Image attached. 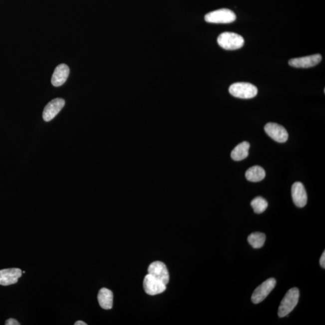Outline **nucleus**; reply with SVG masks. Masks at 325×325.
I'll return each mask as SVG.
<instances>
[{
  "label": "nucleus",
  "instance_id": "nucleus-13",
  "mask_svg": "<svg viewBox=\"0 0 325 325\" xmlns=\"http://www.w3.org/2000/svg\"><path fill=\"white\" fill-rule=\"evenodd\" d=\"M69 74V68L65 64H60L54 70L51 78L54 86L58 87L65 83Z\"/></svg>",
  "mask_w": 325,
  "mask_h": 325
},
{
  "label": "nucleus",
  "instance_id": "nucleus-2",
  "mask_svg": "<svg viewBox=\"0 0 325 325\" xmlns=\"http://www.w3.org/2000/svg\"><path fill=\"white\" fill-rule=\"evenodd\" d=\"M218 43L221 47L226 50H236L244 46L245 40L241 35L226 31L219 35Z\"/></svg>",
  "mask_w": 325,
  "mask_h": 325
},
{
  "label": "nucleus",
  "instance_id": "nucleus-5",
  "mask_svg": "<svg viewBox=\"0 0 325 325\" xmlns=\"http://www.w3.org/2000/svg\"><path fill=\"white\" fill-rule=\"evenodd\" d=\"M277 281L271 278L265 281L255 290L251 300L254 304H258L264 301L276 286Z\"/></svg>",
  "mask_w": 325,
  "mask_h": 325
},
{
  "label": "nucleus",
  "instance_id": "nucleus-18",
  "mask_svg": "<svg viewBox=\"0 0 325 325\" xmlns=\"http://www.w3.org/2000/svg\"><path fill=\"white\" fill-rule=\"evenodd\" d=\"M251 205L254 209V212L257 214H261L264 212L268 207L267 201L261 197L254 198L252 201Z\"/></svg>",
  "mask_w": 325,
  "mask_h": 325
},
{
  "label": "nucleus",
  "instance_id": "nucleus-14",
  "mask_svg": "<svg viewBox=\"0 0 325 325\" xmlns=\"http://www.w3.org/2000/svg\"><path fill=\"white\" fill-rule=\"evenodd\" d=\"M98 301L99 306L104 310H110L113 307V294L106 288H102L98 292Z\"/></svg>",
  "mask_w": 325,
  "mask_h": 325
},
{
  "label": "nucleus",
  "instance_id": "nucleus-6",
  "mask_svg": "<svg viewBox=\"0 0 325 325\" xmlns=\"http://www.w3.org/2000/svg\"><path fill=\"white\" fill-rule=\"evenodd\" d=\"M143 289L149 295L154 296L162 294L166 289V285L150 274L146 275L143 280Z\"/></svg>",
  "mask_w": 325,
  "mask_h": 325
},
{
  "label": "nucleus",
  "instance_id": "nucleus-11",
  "mask_svg": "<svg viewBox=\"0 0 325 325\" xmlns=\"http://www.w3.org/2000/svg\"><path fill=\"white\" fill-rule=\"evenodd\" d=\"M292 196L294 203L298 207L303 208L306 206L308 197L303 183L296 182L293 184Z\"/></svg>",
  "mask_w": 325,
  "mask_h": 325
},
{
  "label": "nucleus",
  "instance_id": "nucleus-3",
  "mask_svg": "<svg viewBox=\"0 0 325 325\" xmlns=\"http://www.w3.org/2000/svg\"><path fill=\"white\" fill-rule=\"evenodd\" d=\"M229 92L231 95L236 98L242 99H250L257 95L258 89L254 84L240 82L231 84Z\"/></svg>",
  "mask_w": 325,
  "mask_h": 325
},
{
  "label": "nucleus",
  "instance_id": "nucleus-7",
  "mask_svg": "<svg viewBox=\"0 0 325 325\" xmlns=\"http://www.w3.org/2000/svg\"><path fill=\"white\" fill-rule=\"evenodd\" d=\"M265 131L269 136L278 143H285L288 140L289 134L285 128L276 123H268Z\"/></svg>",
  "mask_w": 325,
  "mask_h": 325
},
{
  "label": "nucleus",
  "instance_id": "nucleus-21",
  "mask_svg": "<svg viewBox=\"0 0 325 325\" xmlns=\"http://www.w3.org/2000/svg\"><path fill=\"white\" fill-rule=\"evenodd\" d=\"M74 325H87V324L85 323V322L81 321L76 322Z\"/></svg>",
  "mask_w": 325,
  "mask_h": 325
},
{
  "label": "nucleus",
  "instance_id": "nucleus-1",
  "mask_svg": "<svg viewBox=\"0 0 325 325\" xmlns=\"http://www.w3.org/2000/svg\"><path fill=\"white\" fill-rule=\"evenodd\" d=\"M299 298H300L299 289L298 288L290 289L281 301L278 309L279 317L284 318L289 315V313H291L297 306Z\"/></svg>",
  "mask_w": 325,
  "mask_h": 325
},
{
  "label": "nucleus",
  "instance_id": "nucleus-12",
  "mask_svg": "<svg viewBox=\"0 0 325 325\" xmlns=\"http://www.w3.org/2000/svg\"><path fill=\"white\" fill-rule=\"evenodd\" d=\"M22 276V271L19 269L11 268L0 270V285L6 286L16 284Z\"/></svg>",
  "mask_w": 325,
  "mask_h": 325
},
{
  "label": "nucleus",
  "instance_id": "nucleus-10",
  "mask_svg": "<svg viewBox=\"0 0 325 325\" xmlns=\"http://www.w3.org/2000/svg\"><path fill=\"white\" fill-rule=\"evenodd\" d=\"M148 274L152 275L158 280L162 281L166 285L169 281V274L168 269L163 263L155 262L149 265L148 269Z\"/></svg>",
  "mask_w": 325,
  "mask_h": 325
},
{
  "label": "nucleus",
  "instance_id": "nucleus-15",
  "mask_svg": "<svg viewBox=\"0 0 325 325\" xmlns=\"http://www.w3.org/2000/svg\"><path fill=\"white\" fill-rule=\"evenodd\" d=\"M250 144L248 142H243L236 146L231 153V157L234 160L241 161L247 158Z\"/></svg>",
  "mask_w": 325,
  "mask_h": 325
},
{
  "label": "nucleus",
  "instance_id": "nucleus-4",
  "mask_svg": "<svg viewBox=\"0 0 325 325\" xmlns=\"http://www.w3.org/2000/svg\"><path fill=\"white\" fill-rule=\"evenodd\" d=\"M236 19V14L228 8L211 11L205 16V20L214 24H229Z\"/></svg>",
  "mask_w": 325,
  "mask_h": 325
},
{
  "label": "nucleus",
  "instance_id": "nucleus-17",
  "mask_svg": "<svg viewBox=\"0 0 325 325\" xmlns=\"http://www.w3.org/2000/svg\"><path fill=\"white\" fill-rule=\"evenodd\" d=\"M248 241L253 248L259 249L265 244L266 235L262 233H253L248 236Z\"/></svg>",
  "mask_w": 325,
  "mask_h": 325
},
{
  "label": "nucleus",
  "instance_id": "nucleus-20",
  "mask_svg": "<svg viewBox=\"0 0 325 325\" xmlns=\"http://www.w3.org/2000/svg\"><path fill=\"white\" fill-rule=\"evenodd\" d=\"M320 264L322 268L324 269L325 268V252H324L323 254L322 255V257L320 259Z\"/></svg>",
  "mask_w": 325,
  "mask_h": 325
},
{
  "label": "nucleus",
  "instance_id": "nucleus-9",
  "mask_svg": "<svg viewBox=\"0 0 325 325\" xmlns=\"http://www.w3.org/2000/svg\"><path fill=\"white\" fill-rule=\"evenodd\" d=\"M65 101L62 98H55L46 105L43 112V119L46 122L53 119L62 109Z\"/></svg>",
  "mask_w": 325,
  "mask_h": 325
},
{
  "label": "nucleus",
  "instance_id": "nucleus-19",
  "mask_svg": "<svg viewBox=\"0 0 325 325\" xmlns=\"http://www.w3.org/2000/svg\"><path fill=\"white\" fill-rule=\"evenodd\" d=\"M5 325H19L20 324L15 319L11 318L5 321Z\"/></svg>",
  "mask_w": 325,
  "mask_h": 325
},
{
  "label": "nucleus",
  "instance_id": "nucleus-16",
  "mask_svg": "<svg viewBox=\"0 0 325 325\" xmlns=\"http://www.w3.org/2000/svg\"><path fill=\"white\" fill-rule=\"evenodd\" d=\"M245 177L251 182H259L265 178L266 172L262 167L255 166L248 169V171L246 172Z\"/></svg>",
  "mask_w": 325,
  "mask_h": 325
},
{
  "label": "nucleus",
  "instance_id": "nucleus-8",
  "mask_svg": "<svg viewBox=\"0 0 325 325\" xmlns=\"http://www.w3.org/2000/svg\"><path fill=\"white\" fill-rule=\"evenodd\" d=\"M322 55L319 54L309 55V56L292 58L289 64L292 67L298 68H309L317 65L322 60Z\"/></svg>",
  "mask_w": 325,
  "mask_h": 325
}]
</instances>
